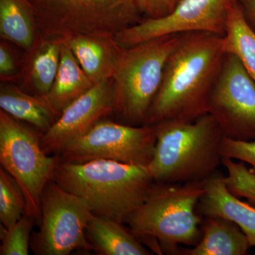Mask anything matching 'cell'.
Returning <instances> with one entry per match:
<instances>
[{"mask_svg":"<svg viewBox=\"0 0 255 255\" xmlns=\"http://www.w3.org/2000/svg\"><path fill=\"white\" fill-rule=\"evenodd\" d=\"M223 37L208 32L180 34L169 55L145 124L194 122L208 113V103L226 55Z\"/></svg>","mask_w":255,"mask_h":255,"instance_id":"obj_1","label":"cell"},{"mask_svg":"<svg viewBox=\"0 0 255 255\" xmlns=\"http://www.w3.org/2000/svg\"><path fill=\"white\" fill-rule=\"evenodd\" d=\"M53 179L83 199L92 214L122 223L142 205L155 182L147 167L107 159L60 160Z\"/></svg>","mask_w":255,"mask_h":255,"instance_id":"obj_2","label":"cell"},{"mask_svg":"<svg viewBox=\"0 0 255 255\" xmlns=\"http://www.w3.org/2000/svg\"><path fill=\"white\" fill-rule=\"evenodd\" d=\"M155 126V151L147 167L154 182H204L222 164L225 135L211 114L194 122L166 121Z\"/></svg>","mask_w":255,"mask_h":255,"instance_id":"obj_3","label":"cell"},{"mask_svg":"<svg viewBox=\"0 0 255 255\" xmlns=\"http://www.w3.org/2000/svg\"><path fill=\"white\" fill-rule=\"evenodd\" d=\"M204 182H154L145 201L126 221L129 229L159 255H178L181 245L196 246L202 235L197 209Z\"/></svg>","mask_w":255,"mask_h":255,"instance_id":"obj_4","label":"cell"},{"mask_svg":"<svg viewBox=\"0 0 255 255\" xmlns=\"http://www.w3.org/2000/svg\"><path fill=\"white\" fill-rule=\"evenodd\" d=\"M180 34L159 37L121 49L113 75L114 112L134 125H145L166 63Z\"/></svg>","mask_w":255,"mask_h":255,"instance_id":"obj_5","label":"cell"},{"mask_svg":"<svg viewBox=\"0 0 255 255\" xmlns=\"http://www.w3.org/2000/svg\"><path fill=\"white\" fill-rule=\"evenodd\" d=\"M37 28L50 38L92 33L117 34L140 22L135 0H26Z\"/></svg>","mask_w":255,"mask_h":255,"instance_id":"obj_6","label":"cell"},{"mask_svg":"<svg viewBox=\"0 0 255 255\" xmlns=\"http://www.w3.org/2000/svg\"><path fill=\"white\" fill-rule=\"evenodd\" d=\"M43 133L0 111V163L21 187L26 208L39 226L41 196L52 180L59 157H49L41 147Z\"/></svg>","mask_w":255,"mask_h":255,"instance_id":"obj_7","label":"cell"},{"mask_svg":"<svg viewBox=\"0 0 255 255\" xmlns=\"http://www.w3.org/2000/svg\"><path fill=\"white\" fill-rule=\"evenodd\" d=\"M93 216L85 201L53 179L41 196L40 230L31 238L35 255H68L75 250L90 251L86 228Z\"/></svg>","mask_w":255,"mask_h":255,"instance_id":"obj_8","label":"cell"},{"mask_svg":"<svg viewBox=\"0 0 255 255\" xmlns=\"http://www.w3.org/2000/svg\"><path fill=\"white\" fill-rule=\"evenodd\" d=\"M156 140L155 125L132 127L104 119L68 144L59 157L63 162L107 159L147 167L153 157Z\"/></svg>","mask_w":255,"mask_h":255,"instance_id":"obj_9","label":"cell"},{"mask_svg":"<svg viewBox=\"0 0 255 255\" xmlns=\"http://www.w3.org/2000/svg\"><path fill=\"white\" fill-rule=\"evenodd\" d=\"M225 137L255 140V82L241 60L226 53L208 103Z\"/></svg>","mask_w":255,"mask_h":255,"instance_id":"obj_10","label":"cell"},{"mask_svg":"<svg viewBox=\"0 0 255 255\" xmlns=\"http://www.w3.org/2000/svg\"><path fill=\"white\" fill-rule=\"evenodd\" d=\"M233 0H179L172 12L140 22L115 35L119 46L128 48L159 38L190 32H208L224 37Z\"/></svg>","mask_w":255,"mask_h":255,"instance_id":"obj_11","label":"cell"},{"mask_svg":"<svg viewBox=\"0 0 255 255\" xmlns=\"http://www.w3.org/2000/svg\"><path fill=\"white\" fill-rule=\"evenodd\" d=\"M113 112L114 86L111 78L96 84L62 112L53 127L42 135V148L48 155L60 153Z\"/></svg>","mask_w":255,"mask_h":255,"instance_id":"obj_12","label":"cell"},{"mask_svg":"<svg viewBox=\"0 0 255 255\" xmlns=\"http://www.w3.org/2000/svg\"><path fill=\"white\" fill-rule=\"evenodd\" d=\"M62 38H50L38 33L29 50H24L18 87L31 95L45 97L49 92L58 73Z\"/></svg>","mask_w":255,"mask_h":255,"instance_id":"obj_13","label":"cell"},{"mask_svg":"<svg viewBox=\"0 0 255 255\" xmlns=\"http://www.w3.org/2000/svg\"><path fill=\"white\" fill-rule=\"evenodd\" d=\"M205 192L198 206L202 217L220 216L236 223L246 235L250 246H255V207L233 194L225 182V176L215 172L204 182Z\"/></svg>","mask_w":255,"mask_h":255,"instance_id":"obj_14","label":"cell"},{"mask_svg":"<svg viewBox=\"0 0 255 255\" xmlns=\"http://www.w3.org/2000/svg\"><path fill=\"white\" fill-rule=\"evenodd\" d=\"M94 85L113 78L122 47L110 33L77 35L63 38Z\"/></svg>","mask_w":255,"mask_h":255,"instance_id":"obj_15","label":"cell"},{"mask_svg":"<svg viewBox=\"0 0 255 255\" xmlns=\"http://www.w3.org/2000/svg\"><path fill=\"white\" fill-rule=\"evenodd\" d=\"M201 238L193 248H180V255H246L249 242L236 223L220 216L202 217Z\"/></svg>","mask_w":255,"mask_h":255,"instance_id":"obj_16","label":"cell"},{"mask_svg":"<svg viewBox=\"0 0 255 255\" xmlns=\"http://www.w3.org/2000/svg\"><path fill=\"white\" fill-rule=\"evenodd\" d=\"M94 85L62 38L58 73L49 92L43 97L58 119L70 104L86 93Z\"/></svg>","mask_w":255,"mask_h":255,"instance_id":"obj_17","label":"cell"},{"mask_svg":"<svg viewBox=\"0 0 255 255\" xmlns=\"http://www.w3.org/2000/svg\"><path fill=\"white\" fill-rule=\"evenodd\" d=\"M86 236L92 249L100 255L153 254L124 223L108 218L93 215L87 224Z\"/></svg>","mask_w":255,"mask_h":255,"instance_id":"obj_18","label":"cell"},{"mask_svg":"<svg viewBox=\"0 0 255 255\" xmlns=\"http://www.w3.org/2000/svg\"><path fill=\"white\" fill-rule=\"evenodd\" d=\"M0 107L13 118L27 122L43 134L58 119L44 97L24 92L11 82H1Z\"/></svg>","mask_w":255,"mask_h":255,"instance_id":"obj_19","label":"cell"},{"mask_svg":"<svg viewBox=\"0 0 255 255\" xmlns=\"http://www.w3.org/2000/svg\"><path fill=\"white\" fill-rule=\"evenodd\" d=\"M38 31L26 0H0V36L23 50L34 44Z\"/></svg>","mask_w":255,"mask_h":255,"instance_id":"obj_20","label":"cell"},{"mask_svg":"<svg viewBox=\"0 0 255 255\" xmlns=\"http://www.w3.org/2000/svg\"><path fill=\"white\" fill-rule=\"evenodd\" d=\"M224 46L226 53L239 58L255 82V31L247 21L238 0H233L228 11Z\"/></svg>","mask_w":255,"mask_h":255,"instance_id":"obj_21","label":"cell"},{"mask_svg":"<svg viewBox=\"0 0 255 255\" xmlns=\"http://www.w3.org/2000/svg\"><path fill=\"white\" fill-rule=\"evenodd\" d=\"M26 204L21 187L14 177L0 168V221L6 229L12 227L22 217Z\"/></svg>","mask_w":255,"mask_h":255,"instance_id":"obj_22","label":"cell"},{"mask_svg":"<svg viewBox=\"0 0 255 255\" xmlns=\"http://www.w3.org/2000/svg\"><path fill=\"white\" fill-rule=\"evenodd\" d=\"M36 220L25 212L12 227L6 229L1 225L0 255H28L31 233Z\"/></svg>","mask_w":255,"mask_h":255,"instance_id":"obj_23","label":"cell"},{"mask_svg":"<svg viewBox=\"0 0 255 255\" xmlns=\"http://www.w3.org/2000/svg\"><path fill=\"white\" fill-rule=\"evenodd\" d=\"M222 164L227 170L225 182L235 196L245 198L255 206V174L241 161L223 157Z\"/></svg>","mask_w":255,"mask_h":255,"instance_id":"obj_24","label":"cell"},{"mask_svg":"<svg viewBox=\"0 0 255 255\" xmlns=\"http://www.w3.org/2000/svg\"><path fill=\"white\" fill-rule=\"evenodd\" d=\"M11 43L1 39L0 42V80L1 82H17L21 71L22 56H19Z\"/></svg>","mask_w":255,"mask_h":255,"instance_id":"obj_25","label":"cell"},{"mask_svg":"<svg viewBox=\"0 0 255 255\" xmlns=\"http://www.w3.org/2000/svg\"><path fill=\"white\" fill-rule=\"evenodd\" d=\"M221 152L223 157L249 164L251 170L255 174V140H237L225 137Z\"/></svg>","mask_w":255,"mask_h":255,"instance_id":"obj_26","label":"cell"},{"mask_svg":"<svg viewBox=\"0 0 255 255\" xmlns=\"http://www.w3.org/2000/svg\"><path fill=\"white\" fill-rule=\"evenodd\" d=\"M179 0H135L140 14L145 18L162 17L173 11Z\"/></svg>","mask_w":255,"mask_h":255,"instance_id":"obj_27","label":"cell"},{"mask_svg":"<svg viewBox=\"0 0 255 255\" xmlns=\"http://www.w3.org/2000/svg\"><path fill=\"white\" fill-rule=\"evenodd\" d=\"M250 26L255 31V0H238Z\"/></svg>","mask_w":255,"mask_h":255,"instance_id":"obj_28","label":"cell"}]
</instances>
